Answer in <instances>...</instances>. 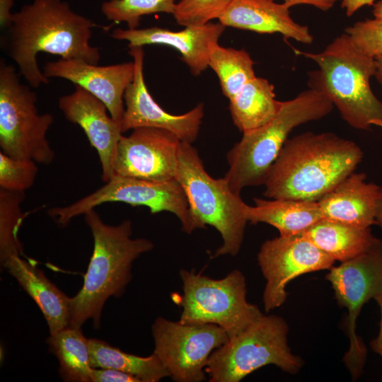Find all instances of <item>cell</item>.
Returning a JSON list of instances; mask_svg holds the SVG:
<instances>
[{
	"label": "cell",
	"instance_id": "obj_1",
	"mask_svg": "<svg viewBox=\"0 0 382 382\" xmlns=\"http://www.w3.org/2000/svg\"><path fill=\"white\" fill-rule=\"evenodd\" d=\"M94 27L106 28L76 13L62 0H34L12 14L1 47L16 63L18 73L36 88L49 83L38 66L39 52L98 64L99 49L90 45Z\"/></svg>",
	"mask_w": 382,
	"mask_h": 382
},
{
	"label": "cell",
	"instance_id": "obj_2",
	"mask_svg": "<svg viewBox=\"0 0 382 382\" xmlns=\"http://www.w3.org/2000/svg\"><path fill=\"white\" fill-rule=\"evenodd\" d=\"M364 157L352 140L306 132L285 141L263 185L269 199L318 202L354 173Z\"/></svg>",
	"mask_w": 382,
	"mask_h": 382
},
{
	"label": "cell",
	"instance_id": "obj_3",
	"mask_svg": "<svg viewBox=\"0 0 382 382\" xmlns=\"http://www.w3.org/2000/svg\"><path fill=\"white\" fill-rule=\"evenodd\" d=\"M93 239V250L79 291L70 298L69 326L81 328L88 320L100 328L103 308L110 297L122 296L132 278V264L151 251L154 243L147 238H132L129 219L117 225L105 224L95 209L84 214Z\"/></svg>",
	"mask_w": 382,
	"mask_h": 382
},
{
	"label": "cell",
	"instance_id": "obj_4",
	"mask_svg": "<svg viewBox=\"0 0 382 382\" xmlns=\"http://www.w3.org/2000/svg\"><path fill=\"white\" fill-rule=\"evenodd\" d=\"M294 51L317 64L318 69L308 72L309 88L325 95L350 127L382 129V101L370 86L376 72L375 59L362 52L346 33L322 52Z\"/></svg>",
	"mask_w": 382,
	"mask_h": 382
},
{
	"label": "cell",
	"instance_id": "obj_5",
	"mask_svg": "<svg viewBox=\"0 0 382 382\" xmlns=\"http://www.w3.org/2000/svg\"><path fill=\"white\" fill-rule=\"evenodd\" d=\"M323 93L308 88L282 101L274 117L262 126L243 133L227 153L228 168L224 178L241 195L247 187L262 185L289 134L298 126L323 119L333 110Z\"/></svg>",
	"mask_w": 382,
	"mask_h": 382
},
{
	"label": "cell",
	"instance_id": "obj_6",
	"mask_svg": "<svg viewBox=\"0 0 382 382\" xmlns=\"http://www.w3.org/2000/svg\"><path fill=\"white\" fill-rule=\"evenodd\" d=\"M175 178L183 187L197 229L211 226L220 233L222 244L212 258L236 256L240 251L246 224V203L224 178H212L197 150L181 141Z\"/></svg>",
	"mask_w": 382,
	"mask_h": 382
},
{
	"label": "cell",
	"instance_id": "obj_7",
	"mask_svg": "<svg viewBox=\"0 0 382 382\" xmlns=\"http://www.w3.org/2000/svg\"><path fill=\"white\" fill-rule=\"evenodd\" d=\"M289 327L276 315L261 316L211 354L205 368L209 382H238L272 364L295 374L303 366L288 345Z\"/></svg>",
	"mask_w": 382,
	"mask_h": 382
},
{
	"label": "cell",
	"instance_id": "obj_8",
	"mask_svg": "<svg viewBox=\"0 0 382 382\" xmlns=\"http://www.w3.org/2000/svg\"><path fill=\"white\" fill-rule=\"evenodd\" d=\"M19 74L13 65L1 59V151L14 158L48 165L55 158L47 138L54 117L39 112L36 93L21 82Z\"/></svg>",
	"mask_w": 382,
	"mask_h": 382
},
{
	"label": "cell",
	"instance_id": "obj_9",
	"mask_svg": "<svg viewBox=\"0 0 382 382\" xmlns=\"http://www.w3.org/2000/svg\"><path fill=\"white\" fill-rule=\"evenodd\" d=\"M179 274L183 284L181 323L215 324L231 338L263 315L248 301L246 281L240 270L219 279L192 270H181Z\"/></svg>",
	"mask_w": 382,
	"mask_h": 382
},
{
	"label": "cell",
	"instance_id": "obj_10",
	"mask_svg": "<svg viewBox=\"0 0 382 382\" xmlns=\"http://www.w3.org/2000/svg\"><path fill=\"white\" fill-rule=\"evenodd\" d=\"M108 202L145 206L151 214L168 212L180 220L185 233H191L197 229L185 192L175 178L153 181L113 175L92 193L69 205L50 208L47 214L59 227H65L75 217Z\"/></svg>",
	"mask_w": 382,
	"mask_h": 382
},
{
	"label": "cell",
	"instance_id": "obj_11",
	"mask_svg": "<svg viewBox=\"0 0 382 382\" xmlns=\"http://www.w3.org/2000/svg\"><path fill=\"white\" fill-rule=\"evenodd\" d=\"M340 306L347 309V332L349 345L344 363L352 379L363 373L367 350L357 333V321L363 306L382 290V239L366 253L337 267L326 274Z\"/></svg>",
	"mask_w": 382,
	"mask_h": 382
},
{
	"label": "cell",
	"instance_id": "obj_12",
	"mask_svg": "<svg viewBox=\"0 0 382 382\" xmlns=\"http://www.w3.org/2000/svg\"><path fill=\"white\" fill-rule=\"evenodd\" d=\"M154 352L176 382H202L214 350L229 337L215 324H188L157 317L151 325Z\"/></svg>",
	"mask_w": 382,
	"mask_h": 382
},
{
	"label": "cell",
	"instance_id": "obj_13",
	"mask_svg": "<svg viewBox=\"0 0 382 382\" xmlns=\"http://www.w3.org/2000/svg\"><path fill=\"white\" fill-rule=\"evenodd\" d=\"M257 262L266 280L262 301L266 312L286 301V286L299 276L334 266L335 260L301 234L274 238L260 246Z\"/></svg>",
	"mask_w": 382,
	"mask_h": 382
},
{
	"label": "cell",
	"instance_id": "obj_14",
	"mask_svg": "<svg viewBox=\"0 0 382 382\" xmlns=\"http://www.w3.org/2000/svg\"><path fill=\"white\" fill-rule=\"evenodd\" d=\"M181 140L166 129L138 127L122 135L114 162V175L166 181L175 178Z\"/></svg>",
	"mask_w": 382,
	"mask_h": 382
},
{
	"label": "cell",
	"instance_id": "obj_15",
	"mask_svg": "<svg viewBox=\"0 0 382 382\" xmlns=\"http://www.w3.org/2000/svg\"><path fill=\"white\" fill-rule=\"evenodd\" d=\"M129 54L134 64V76L127 88L125 111L121 120L122 133L138 127H156L175 134L182 141L192 144L197 138L204 117V105L182 115L164 110L148 91L144 76L143 47H129Z\"/></svg>",
	"mask_w": 382,
	"mask_h": 382
},
{
	"label": "cell",
	"instance_id": "obj_16",
	"mask_svg": "<svg viewBox=\"0 0 382 382\" xmlns=\"http://www.w3.org/2000/svg\"><path fill=\"white\" fill-rule=\"evenodd\" d=\"M58 106L65 118L79 125L96 150L106 183L114 175L113 166L122 136L121 125L108 114V108L98 98L75 85L74 92L59 98Z\"/></svg>",
	"mask_w": 382,
	"mask_h": 382
},
{
	"label": "cell",
	"instance_id": "obj_17",
	"mask_svg": "<svg viewBox=\"0 0 382 382\" xmlns=\"http://www.w3.org/2000/svg\"><path fill=\"white\" fill-rule=\"evenodd\" d=\"M43 70L48 79L62 78L90 92L106 105L114 120L121 122L125 111V93L134 76L133 61L99 66L61 58L46 63Z\"/></svg>",
	"mask_w": 382,
	"mask_h": 382
},
{
	"label": "cell",
	"instance_id": "obj_18",
	"mask_svg": "<svg viewBox=\"0 0 382 382\" xmlns=\"http://www.w3.org/2000/svg\"><path fill=\"white\" fill-rule=\"evenodd\" d=\"M226 26L220 22H209L199 26H189L179 31L160 27L142 29L116 28L110 37L129 42L128 47L164 45L176 49L191 73L199 76L209 67L211 46L218 42Z\"/></svg>",
	"mask_w": 382,
	"mask_h": 382
},
{
	"label": "cell",
	"instance_id": "obj_19",
	"mask_svg": "<svg viewBox=\"0 0 382 382\" xmlns=\"http://www.w3.org/2000/svg\"><path fill=\"white\" fill-rule=\"evenodd\" d=\"M291 6L274 0H233L219 18L226 27L261 34L279 33L303 44H311L313 36L308 27L295 22L290 16Z\"/></svg>",
	"mask_w": 382,
	"mask_h": 382
},
{
	"label": "cell",
	"instance_id": "obj_20",
	"mask_svg": "<svg viewBox=\"0 0 382 382\" xmlns=\"http://www.w3.org/2000/svg\"><path fill=\"white\" fill-rule=\"evenodd\" d=\"M355 171L318 201L323 219L361 228L376 225L380 185Z\"/></svg>",
	"mask_w": 382,
	"mask_h": 382
},
{
	"label": "cell",
	"instance_id": "obj_21",
	"mask_svg": "<svg viewBox=\"0 0 382 382\" xmlns=\"http://www.w3.org/2000/svg\"><path fill=\"white\" fill-rule=\"evenodd\" d=\"M1 266L33 299L42 313L50 335L69 326L70 298L56 286L33 261L13 255Z\"/></svg>",
	"mask_w": 382,
	"mask_h": 382
},
{
	"label": "cell",
	"instance_id": "obj_22",
	"mask_svg": "<svg viewBox=\"0 0 382 382\" xmlns=\"http://www.w3.org/2000/svg\"><path fill=\"white\" fill-rule=\"evenodd\" d=\"M246 204L245 214L251 224L265 223L276 228L279 235L301 234L323 219L318 202L279 199H253Z\"/></svg>",
	"mask_w": 382,
	"mask_h": 382
},
{
	"label": "cell",
	"instance_id": "obj_23",
	"mask_svg": "<svg viewBox=\"0 0 382 382\" xmlns=\"http://www.w3.org/2000/svg\"><path fill=\"white\" fill-rule=\"evenodd\" d=\"M301 235L340 262L366 253L380 240L373 235L371 227H357L325 219Z\"/></svg>",
	"mask_w": 382,
	"mask_h": 382
},
{
	"label": "cell",
	"instance_id": "obj_24",
	"mask_svg": "<svg viewBox=\"0 0 382 382\" xmlns=\"http://www.w3.org/2000/svg\"><path fill=\"white\" fill-rule=\"evenodd\" d=\"M274 86L255 76L229 100V110L235 126L242 133L257 129L271 120L281 102L276 99Z\"/></svg>",
	"mask_w": 382,
	"mask_h": 382
},
{
	"label": "cell",
	"instance_id": "obj_25",
	"mask_svg": "<svg viewBox=\"0 0 382 382\" xmlns=\"http://www.w3.org/2000/svg\"><path fill=\"white\" fill-rule=\"evenodd\" d=\"M92 368H110L138 378L141 382H158L170 374L160 359L152 353L148 357L129 354L95 338L89 339Z\"/></svg>",
	"mask_w": 382,
	"mask_h": 382
},
{
	"label": "cell",
	"instance_id": "obj_26",
	"mask_svg": "<svg viewBox=\"0 0 382 382\" xmlns=\"http://www.w3.org/2000/svg\"><path fill=\"white\" fill-rule=\"evenodd\" d=\"M81 328L68 326L47 340L50 351L58 360L59 375L67 382H91L89 339Z\"/></svg>",
	"mask_w": 382,
	"mask_h": 382
},
{
	"label": "cell",
	"instance_id": "obj_27",
	"mask_svg": "<svg viewBox=\"0 0 382 382\" xmlns=\"http://www.w3.org/2000/svg\"><path fill=\"white\" fill-rule=\"evenodd\" d=\"M255 62L244 50L224 47L216 42L211 46L209 67L217 75L223 94L230 100L256 76Z\"/></svg>",
	"mask_w": 382,
	"mask_h": 382
},
{
	"label": "cell",
	"instance_id": "obj_28",
	"mask_svg": "<svg viewBox=\"0 0 382 382\" xmlns=\"http://www.w3.org/2000/svg\"><path fill=\"white\" fill-rule=\"evenodd\" d=\"M25 192L0 188V262L1 265L13 255H22L23 248L18 231L23 219L21 205Z\"/></svg>",
	"mask_w": 382,
	"mask_h": 382
},
{
	"label": "cell",
	"instance_id": "obj_29",
	"mask_svg": "<svg viewBox=\"0 0 382 382\" xmlns=\"http://www.w3.org/2000/svg\"><path fill=\"white\" fill-rule=\"evenodd\" d=\"M176 0H110L103 3L101 11L114 23L125 22L136 29L142 16L156 13L173 14Z\"/></svg>",
	"mask_w": 382,
	"mask_h": 382
},
{
	"label": "cell",
	"instance_id": "obj_30",
	"mask_svg": "<svg viewBox=\"0 0 382 382\" xmlns=\"http://www.w3.org/2000/svg\"><path fill=\"white\" fill-rule=\"evenodd\" d=\"M233 0H180L173 16L185 27L199 26L219 19Z\"/></svg>",
	"mask_w": 382,
	"mask_h": 382
},
{
	"label": "cell",
	"instance_id": "obj_31",
	"mask_svg": "<svg viewBox=\"0 0 382 382\" xmlns=\"http://www.w3.org/2000/svg\"><path fill=\"white\" fill-rule=\"evenodd\" d=\"M37 163L12 158L0 151V188L25 192L30 188L38 173Z\"/></svg>",
	"mask_w": 382,
	"mask_h": 382
},
{
	"label": "cell",
	"instance_id": "obj_32",
	"mask_svg": "<svg viewBox=\"0 0 382 382\" xmlns=\"http://www.w3.org/2000/svg\"><path fill=\"white\" fill-rule=\"evenodd\" d=\"M354 44L371 57L382 56V18L357 21L345 29Z\"/></svg>",
	"mask_w": 382,
	"mask_h": 382
},
{
	"label": "cell",
	"instance_id": "obj_33",
	"mask_svg": "<svg viewBox=\"0 0 382 382\" xmlns=\"http://www.w3.org/2000/svg\"><path fill=\"white\" fill-rule=\"evenodd\" d=\"M91 382H141L140 380L124 371L110 368H93Z\"/></svg>",
	"mask_w": 382,
	"mask_h": 382
},
{
	"label": "cell",
	"instance_id": "obj_34",
	"mask_svg": "<svg viewBox=\"0 0 382 382\" xmlns=\"http://www.w3.org/2000/svg\"><path fill=\"white\" fill-rule=\"evenodd\" d=\"M291 6L300 4L310 5L315 8L327 11L332 8L337 0H283Z\"/></svg>",
	"mask_w": 382,
	"mask_h": 382
},
{
	"label": "cell",
	"instance_id": "obj_35",
	"mask_svg": "<svg viewBox=\"0 0 382 382\" xmlns=\"http://www.w3.org/2000/svg\"><path fill=\"white\" fill-rule=\"evenodd\" d=\"M374 299L376 301L379 306L381 319L379 323L378 334L376 337L371 341L370 347L374 352L379 354L382 357V290L375 296Z\"/></svg>",
	"mask_w": 382,
	"mask_h": 382
},
{
	"label": "cell",
	"instance_id": "obj_36",
	"mask_svg": "<svg viewBox=\"0 0 382 382\" xmlns=\"http://www.w3.org/2000/svg\"><path fill=\"white\" fill-rule=\"evenodd\" d=\"M375 0H342L341 7L345 10L347 16H352L364 6H372Z\"/></svg>",
	"mask_w": 382,
	"mask_h": 382
},
{
	"label": "cell",
	"instance_id": "obj_37",
	"mask_svg": "<svg viewBox=\"0 0 382 382\" xmlns=\"http://www.w3.org/2000/svg\"><path fill=\"white\" fill-rule=\"evenodd\" d=\"M13 0H0V23L4 29L9 24L12 14L10 11Z\"/></svg>",
	"mask_w": 382,
	"mask_h": 382
},
{
	"label": "cell",
	"instance_id": "obj_38",
	"mask_svg": "<svg viewBox=\"0 0 382 382\" xmlns=\"http://www.w3.org/2000/svg\"><path fill=\"white\" fill-rule=\"evenodd\" d=\"M376 225L378 226L382 230V186H380L379 196L377 202Z\"/></svg>",
	"mask_w": 382,
	"mask_h": 382
},
{
	"label": "cell",
	"instance_id": "obj_39",
	"mask_svg": "<svg viewBox=\"0 0 382 382\" xmlns=\"http://www.w3.org/2000/svg\"><path fill=\"white\" fill-rule=\"evenodd\" d=\"M375 59L376 72L375 78L378 83L382 86V56L376 57Z\"/></svg>",
	"mask_w": 382,
	"mask_h": 382
},
{
	"label": "cell",
	"instance_id": "obj_40",
	"mask_svg": "<svg viewBox=\"0 0 382 382\" xmlns=\"http://www.w3.org/2000/svg\"><path fill=\"white\" fill-rule=\"evenodd\" d=\"M373 14L374 18H382V0L374 4Z\"/></svg>",
	"mask_w": 382,
	"mask_h": 382
}]
</instances>
